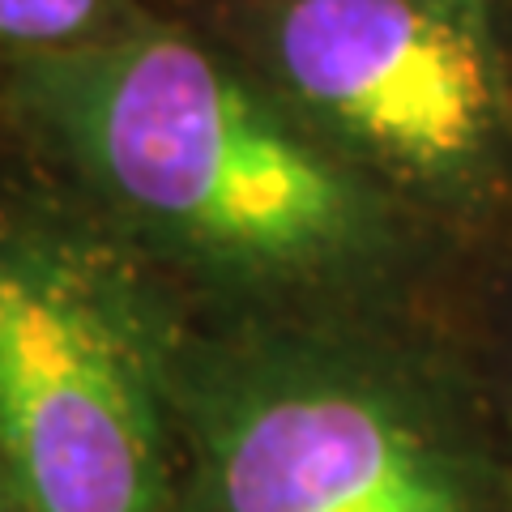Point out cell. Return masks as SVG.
I'll list each match as a JSON object with an SVG mask.
<instances>
[{
    "label": "cell",
    "mask_w": 512,
    "mask_h": 512,
    "mask_svg": "<svg viewBox=\"0 0 512 512\" xmlns=\"http://www.w3.org/2000/svg\"><path fill=\"white\" fill-rule=\"evenodd\" d=\"M0 466L26 512H158L137 338L56 256H0Z\"/></svg>",
    "instance_id": "2"
},
{
    "label": "cell",
    "mask_w": 512,
    "mask_h": 512,
    "mask_svg": "<svg viewBox=\"0 0 512 512\" xmlns=\"http://www.w3.org/2000/svg\"><path fill=\"white\" fill-rule=\"evenodd\" d=\"M5 487H9V478L0 474V512H9V491Z\"/></svg>",
    "instance_id": "6"
},
{
    "label": "cell",
    "mask_w": 512,
    "mask_h": 512,
    "mask_svg": "<svg viewBox=\"0 0 512 512\" xmlns=\"http://www.w3.org/2000/svg\"><path fill=\"white\" fill-rule=\"evenodd\" d=\"M210 500L214 512H470L423 427L338 376L261 384L222 414Z\"/></svg>",
    "instance_id": "4"
},
{
    "label": "cell",
    "mask_w": 512,
    "mask_h": 512,
    "mask_svg": "<svg viewBox=\"0 0 512 512\" xmlns=\"http://www.w3.org/2000/svg\"><path fill=\"white\" fill-rule=\"evenodd\" d=\"M274 56L350 146L431 188L500 171L512 111L474 0H286Z\"/></svg>",
    "instance_id": "3"
},
{
    "label": "cell",
    "mask_w": 512,
    "mask_h": 512,
    "mask_svg": "<svg viewBox=\"0 0 512 512\" xmlns=\"http://www.w3.org/2000/svg\"><path fill=\"white\" fill-rule=\"evenodd\" d=\"M107 0H0V43L64 52L103 22Z\"/></svg>",
    "instance_id": "5"
},
{
    "label": "cell",
    "mask_w": 512,
    "mask_h": 512,
    "mask_svg": "<svg viewBox=\"0 0 512 512\" xmlns=\"http://www.w3.org/2000/svg\"><path fill=\"white\" fill-rule=\"evenodd\" d=\"M474 5H487V0H474Z\"/></svg>",
    "instance_id": "7"
},
{
    "label": "cell",
    "mask_w": 512,
    "mask_h": 512,
    "mask_svg": "<svg viewBox=\"0 0 512 512\" xmlns=\"http://www.w3.org/2000/svg\"><path fill=\"white\" fill-rule=\"evenodd\" d=\"M22 82L111 197L201 252L303 269L367 231L350 175L188 39L77 43L39 56Z\"/></svg>",
    "instance_id": "1"
}]
</instances>
